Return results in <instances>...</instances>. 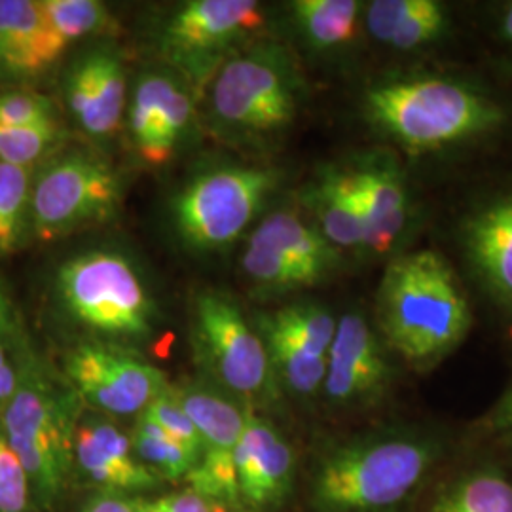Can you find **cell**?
<instances>
[{"mask_svg":"<svg viewBox=\"0 0 512 512\" xmlns=\"http://www.w3.org/2000/svg\"><path fill=\"white\" fill-rule=\"evenodd\" d=\"M446 458V439L420 425H389L334 442L313 465L311 511L414 512Z\"/></svg>","mask_w":512,"mask_h":512,"instance_id":"1","label":"cell"},{"mask_svg":"<svg viewBox=\"0 0 512 512\" xmlns=\"http://www.w3.org/2000/svg\"><path fill=\"white\" fill-rule=\"evenodd\" d=\"M456 270L437 251L395 256L376 293V330L404 365L427 374L456 353L473 329Z\"/></svg>","mask_w":512,"mask_h":512,"instance_id":"2","label":"cell"},{"mask_svg":"<svg viewBox=\"0 0 512 512\" xmlns=\"http://www.w3.org/2000/svg\"><path fill=\"white\" fill-rule=\"evenodd\" d=\"M368 122L410 154H429L486 137L507 112L492 95L446 76H401L365 93Z\"/></svg>","mask_w":512,"mask_h":512,"instance_id":"3","label":"cell"},{"mask_svg":"<svg viewBox=\"0 0 512 512\" xmlns=\"http://www.w3.org/2000/svg\"><path fill=\"white\" fill-rule=\"evenodd\" d=\"M78 395L55 387L31 357L19 355L18 389L0 427L29 476L35 509L52 511L73 469Z\"/></svg>","mask_w":512,"mask_h":512,"instance_id":"4","label":"cell"},{"mask_svg":"<svg viewBox=\"0 0 512 512\" xmlns=\"http://www.w3.org/2000/svg\"><path fill=\"white\" fill-rule=\"evenodd\" d=\"M211 118L236 143H262L293 126L300 107V76L289 54L258 42L230 57L209 93Z\"/></svg>","mask_w":512,"mask_h":512,"instance_id":"5","label":"cell"},{"mask_svg":"<svg viewBox=\"0 0 512 512\" xmlns=\"http://www.w3.org/2000/svg\"><path fill=\"white\" fill-rule=\"evenodd\" d=\"M55 294L63 311L97 334L141 340L154 329V302L126 256L90 251L61 264Z\"/></svg>","mask_w":512,"mask_h":512,"instance_id":"6","label":"cell"},{"mask_svg":"<svg viewBox=\"0 0 512 512\" xmlns=\"http://www.w3.org/2000/svg\"><path fill=\"white\" fill-rule=\"evenodd\" d=\"M281 173L272 167H219L200 173L171 203V217L188 249L230 247L274 194Z\"/></svg>","mask_w":512,"mask_h":512,"instance_id":"7","label":"cell"},{"mask_svg":"<svg viewBox=\"0 0 512 512\" xmlns=\"http://www.w3.org/2000/svg\"><path fill=\"white\" fill-rule=\"evenodd\" d=\"M122 196V179L107 160L84 150L65 152L35 169L29 234L55 241L109 222L120 209Z\"/></svg>","mask_w":512,"mask_h":512,"instance_id":"8","label":"cell"},{"mask_svg":"<svg viewBox=\"0 0 512 512\" xmlns=\"http://www.w3.org/2000/svg\"><path fill=\"white\" fill-rule=\"evenodd\" d=\"M264 21L266 12L255 0H192L165 19L160 54L190 84H211Z\"/></svg>","mask_w":512,"mask_h":512,"instance_id":"9","label":"cell"},{"mask_svg":"<svg viewBox=\"0 0 512 512\" xmlns=\"http://www.w3.org/2000/svg\"><path fill=\"white\" fill-rule=\"evenodd\" d=\"M194 342L207 372L228 393L243 399L274 395L277 382L268 349L230 296L213 291L198 294Z\"/></svg>","mask_w":512,"mask_h":512,"instance_id":"10","label":"cell"},{"mask_svg":"<svg viewBox=\"0 0 512 512\" xmlns=\"http://www.w3.org/2000/svg\"><path fill=\"white\" fill-rule=\"evenodd\" d=\"M65 372L80 399L110 416H139L169 389L162 370L99 342L71 349Z\"/></svg>","mask_w":512,"mask_h":512,"instance_id":"11","label":"cell"},{"mask_svg":"<svg viewBox=\"0 0 512 512\" xmlns=\"http://www.w3.org/2000/svg\"><path fill=\"white\" fill-rule=\"evenodd\" d=\"M173 393L203 444L202 461L188 476L190 488L241 512L234 458L249 406H239L230 395L203 384L184 385Z\"/></svg>","mask_w":512,"mask_h":512,"instance_id":"12","label":"cell"},{"mask_svg":"<svg viewBox=\"0 0 512 512\" xmlns=\"http://www.w3.org/2000/svg\"><path fill=\"white\" fill-rule=\"evenodd\" d=\"M391 351L363 313L338 319L327 357L323 393L336 408H366L380 403L395 380Z\"/></svg>","mask_w":512,"mask_h":512,"instance_id":"13","label":"cell"},{"mask_svg":"<svg viewBox=\"0 0 512 512\" xmlns=\"http://www.w3.org/2000/svg\"><path fill=\"white\" fill-rule=\"evenodd\" d=\"M241 512H279L293 494L296 458L293 446L274 421L249 406L236 448Z\"/></svg>","mask_w":512,"mask_h":512,"instance_id":"14","label":"cell"},{"mask_svg":"<svg viewBox=\"0 0 512 512\" xmlns=\"http://www.w3.org/2000/svg\"><path fill=\"white\" fill-rule=\"evenodd\" d=\"M459 241L478 287L512 317V190L473 209L461 222Z\"/></svg>","mask_w":512,"mask_h":512,"instance_id":"15","label":"cell"},{"mask_svg":"<svg viewBox=\"0 0 512 512\" xmlns=\"http://www.w3.org/2000/svg\"><path fill=\"white\" fill-rule=\"evenodd\" d=\"M73 467L101 492L112 494L148 492L162 482L135 456L129 435L99 418L76 423Z\"/></svg>","mask_w":512,"mask_h":512,"instance_id":"16","label":"cell"},{"mask_svg":"<svg viewBox=\"0 0 512 512\" xmlns=\"http://www.w3.org/2000/svg\"><path fill=\"white\" fill-rule=\"evenodd\" d=\"M67 48L44 16L40 0H0V82L37 80Z\"/></svg>","mask_w":512,"mask_h":512,"instance_id":"17","label":"cell"},{"mask_svg":"<svg viewBox=\"0 0 512 512\" xmlns=\"http://www.w3.org/2000/svg\"><path fill=\"white\" fill-rule=\"evenodd\" d=\"M65 99L84 133L97 139L112 135L122 124L128 99L122 59L110 50L84 55L67 74Z\"/></svg>","mask_w":512,"mask_h":512,"instance_id":"18","label":"cell"},{"mask_svg":"<svg viewBox=\"0 0 512 512\" xmlns=\"http://www.w3.org/2000/svg\"><path fill=\"white\" fill-rule=\"evenodd\" d=\"M365 220V251L387 255L401 241L410 222V200L403 173L387 154H372L351 169Z\"/></svg>","mask_w":512,"mask_h":512,"instance_id":"19","label":"cell"},{"mask_svg":"<svg viewBox=\"0 0 512 512\" xmlns=\"http://www.w3.org/2000/svg\"><path fill=\"white\" fill-rule=\"evenodd\" d=\"M414 512H512V473L494 458L440 473Z\"/></svg>","mask_w":512,"mask_h":512,"instance_id":"20","label":"cell"},{"mask_svg":"<svg viewBox=\"0 0 512 512\" xmlns=\"http://www.w3.org/2000/svg\"><path fill=\"white\" fill-rule=\"evenodd\" d=\"M306 205L317 230L338 251H365L366 230L351 171L327 167L306 188Z\"/></svg>","mask_w":512,"mask_h":512,"instance_id":"21","label":"cell"},{"mask_svg":"<svg viewBox=\"0 0 512 512\" xmlns=\"http://www.w3.org/2000/svg\"><path fill=\"white\" fill-rule=\"evenodd\" d=\"M365 25L376 42L412 52L444 37L450 16L437 0H376L366 8Z\"/></svg>","mask_w":512,"mask_h":512,"instance_id":"22","label":"cell"},{"mask_svg":"<svg viewBox=\"0 0 512 512\" xmlns=\"http://www.w3.org/2000/svg\"><path fill=\"white\" fill-rule=\"evenodd\" d=\"M251 243L270 247L300 264L329 275L342 262V255L325 236L291 211H275L255 228Z\"/></svg>","mask_w":512,"mask_h":512,"instance_id":"23","label":"cell"},{"mask_svg":"<svg viewBox=\"0 0 512 512\" xmlns=\"http://www.w3.org/2000/svg\"><path fill=\"white\" fill-rule=\"evenodd\" d=\"M338 319L329 308L315 302L289 304L274 313H264L256 321L262 340L281 342L313 357H329Z\"/></svg>","mask_w":512,"mask_h":512,"instance_id":"24","label":"cell"},{"mask_svg":"<svg viewBox=\"0 0 512 512\" xmlns=\"http://www.w3.org/2000/svg\"><path fill=\"white\" fill-rule=\"evenodd\" d=\"M363 4L355 0H296L293 23L315 50H334L353 40Z\"/></svg>","mask_w":512,"mask_h":512,"instance_id":"25","label":"cell"},{"mask_svg":"<svg viewBox=\"0 0 512 512\" xmlns=\"http://www.w3.org/2000/svg\"><path fill=\"white\" fill-rule=\"evenodd\" d=\"M241 268L249 281L264 293H291L317 285L327 277L311 266L251 241H247L241 256Z\"/></svg>","mask_w":512,"mask_h":512,"instance_id":"26","label":"cell"},{"mask_svg":"<svg viewBox=\"0 0 512 512\" xmlns=\"http://www.w3.org/2000/svg\"><path fill=\"white\" fill-rule=\"evenodd\" d=\"M35 169L0 162V258L16 253L29 234Z\"/></svg>","mask_w":512,"mask_h":512,"instance_id":"27","label":"cell"},{"mask_svg":"<svg viewBox=\"0 0 512 512\" xmlns=\"http://www.w3.org/2000/svg\"><path fill=\"white\" fill-rule=\"evenodd\" d=\"M129 439L135 456L160 480H188L196 469V461L183 446L143 414H139Z\"/></svg>","mask_w":512,"mask_h":512,"instance_id":"28","label":"cell"},{"mask_svg":"<svg viewBox=\"0 0 512 512\" xmlns=\"http://www.w3.org/2000/svg\"><path fill=\"white\" fill-rule=\"evenodd\" d=\"M40 4L55 33L69 46L84 38L105 35L114 27L107 4L97 0H40Z\"/></svg>","mask_w":512,"mask_h":512,"instance_id":"29","label":"cell"},{"mask_svg":"<svg viewBox=\"0 0 512 512\" xmlns=\"http://www.w3.org/2000/svg\"><path fill=\"white\" fill-rule=\"evenodd\" d=\"M173 86L175 80L171 76L152 73L143 76L135 88L129 107V131L141 158L147 156L148 148L152 145L165 99Z\"/></svg>","mask_w":512,"mask_h":512,"instance_id":"30","label":"cell"},{"mask_svg":"<svg viewBox=\"0 0 512 512\" xmlns=\"http://www.w3.org/2000/svg\"><path fill=\"white\" fill-rule=\"evenodd\" d=\"M61 141L59 122L33 126H0V162L37 169Z\"/></svg>","mask_w":512,"mask_h":512,"instance_id":"31","label":"cell"},{"mask_svg":"<svg viewBox=\"0 0 512 512\" xmlns=\"http://www.w3.org/2000/svg\"><path fill=\"white\" fill-rule=\"evenodd\" d=\"M192 114H194L192 95L179 82H175L173 90L165 99L152 145L148 148L147 156L143 160L154 165L167 162L173 156L177 145L183 141L184 133L188 131V124L192 120Z\"/></svg>","mask_w":512,"mask_h":512,"instance_id":"32","label":"cell"},{"mask_svg":"<svg viewBox=\"0 0 512 512\" xmlns=\"http://www.w3.org/2000/svg\"><path fill=\"white\" fill-rule=\"evenodd\" d=\"M141 414L147 416L148 420L154 421L156 425H160L171 439L177 440L196 461V469H198L203 456L202 439H200L198 429L194 427V423L184 412L183 406L177 401L171 387L148 404L145 412H141Z\"/></svg>","mask_w":512,"mask_h":512,"instance_id":"33","label":"cell"},{"mask_svg":"<svg viewBox=\"0 0 512 512\" xmlns=\"http://www.w3.org/2000/svg\"><path fill=\"white\" fill-rule=\"evenodd\" d=\"M35 509L29 476L0 427V512Z\"/></svg>","mask_w":512,"mask_h":512,"instance_id":"34","label":"cell"},{"mask_svg":"<svg viewBox=\"0 0 512 512\" xmlns=\"http://www.w3.org/2000/svg\"><path fill=\"white\" fill-rule=\"evenodd\" d=\"M46 122H59L48 95L27 88L0 92V126H33Z\"/></svg>","mask_w":512,"mask_h":512,"instance_id":"35","label":"cell"},{"mask_svg":"<svg viewBox=\"0 0 512 512\" xmlns=\"http://www.w3.org/2000/svg\"><path fill=\"white\" fill-rule=\"evenodd\" d=\"M478 435L495 444L512 463V382L494 406L476 421Z\"/></svg>","mask_w":512,"mask_h":512,"instance_id":"36","label":"cell"},{"mask_svg":"<svg viewBox=\"0 0 512 512\" xmlns=\"http://www.w3.org/2000/svg\"><path fill=\"white\" fill-rule=\"evenodd\" d=\"M137 512H236L192 488L164 495L158 499H141Z\"/></svg>","mask_w":512,"mask_h":512,"instance_id":"37","label":"cell"},{"mask_svg":"<svg viewBox=\"0 0 512 512\" xmlns=\"http://www.w3.org/2000/svg\"><path fill=\"white\" fill-rule=\"evenodd\" d=\"M139 501V497H129L126 494L99 492V495L92 497L80 512H137Z\"/></svg>","mask_w":512,"mask_h":512,"instance_id":"38","label":"cell"},{"mask_svg":"<svg viewBox=\"0 0 512 512\" xmlns=\"http://www.w3.org/2000/svg\"><path fill=\"white\" fill-rule=\"evenodd\" d=\"M18 330V313L14 302L0 281V340H16Z\"/></svg>","mask_w":512,"mask_h":512,"instance_id":"39","label":"cell"},{"mask_svg":"<svg viewBox=\"0 0 512 512\" xmlns=\"http://www.w3.org/2000/svg\"><path fill=\"white\" fill-rule=\"evenodd\" d=\"M501 33L507 42L512 44V2L503 10V16H501Z\"/></svg>","mask_w":512,"mask_h":512,"instance_id":"40","label":"cell"}]
</instances>
